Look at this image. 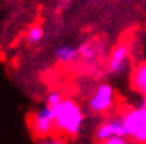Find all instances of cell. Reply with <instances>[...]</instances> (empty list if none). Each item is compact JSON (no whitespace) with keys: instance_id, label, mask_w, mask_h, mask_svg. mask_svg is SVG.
<instances>
[{"instance_id":"obj_1","label":"cell","mask_w":146,"mask_h":144,"mask_svg":"<svg viewBox=\"0 0 146 144\" xmlns=\"http://www.w3.org/2000/svg\"><path fill=\"white\" fill-rule=\"evenodd\" d=\"M56 130L67 136H76L83 128L84 112L81 106L72 98H64L57 106H54Z\"/></svg>"},{"instance_id":"obj_2","label":"cell","mask_w":146,"mask_h":144,"mask_svg":"<svg viewBox=\"0 0 146 144\" xmlns=\"http://www.w3.org/2000/svg\"><path fill=\"white\" fill-rule=\"evenodd\" d=\"M125 135L137 143H146V98L138 108H132L122 114Z\"/></svg>"},{"instance_id":"obj_3","label":"cell","mask_w":146,"mask_h":144,"mask_svg":"<svg viewBox=\"0 0 146 144\" xmlns=\"http://www.w3.org/2000/svg\"><path fill=\"white\" fill-rule=\"evenodd\" d=\"M30 128H32V133L40 139L51 136V133L56 130L54 108L46 103L40 106L30 117Z\"/></svg>"},{"instance_id":"obj_4","label":"cell","mask_w":146,"mask_h":144,"mask_svg":"<svg viewBox=\"0 0 146 144\" xmlns=\"http://www.w3.org/2000/svg\"><path fill=\"white\" fill-rule=\"evenodd\" d=\"M114 103H116V92L113 86H110L108 83H102L92 90L88 106L89 111L94 114H106L113 109Z\"/></svg>"},{"instance_id":"obj_5","label":"cell","mask_w":146,"mask_h":144,"mask_svg":"<svg viewBox=\"0 0 146 144\" xmlns=\"http://www.w3.org/2000/svg\"><path fill=\"white\" fill-rule=\"evenodd\" d=\"M108 70L111 75H124L130 67V46L125 43H119L110 51L108 54Z\"/></svg>"},{"instance_id":"obj_6","label":"cell","mask_w":146,"mask_h":144,"mask_svg":"<svg viewBox=\"0 0 146 144\" xmlns=\"http://www.w3.org/2000/svg\"><path fill=\"white\" fill-rule=\"evenodd\" d=\"M114 136H125V128H124V122H122V116H114L110 119L103 120L97 128H95V139L97 141H106L110 138Z\"/></svg>"},{"instance_id":"obj_7","label":"cell","mask_w":146,"mask_h":144,"mask_svg":"<svg viewBox=\"0 0 146 144\" xmlns=\"http://www.w3.org/2000/svg\"><path fill=\"white\" fill-rule=\"evenodd\" d=\"M130 83L133 89L146 98V62L137 63L130 71Z\"/></svg>"},{"instance_id":"obj_8","label":"cell","mask_w":146,"mask_h":144,"mask_svg":"<svg viewBox=\"0 0 146 144\" xmlns=\"http://www.w3.org/2000/svg\"><path fill=\"white\" fill-rule=\"evenodd\" d=\"M54 57L59 63H64V65L73 63L80 57V48L72 46V44H60V46L56 48Z\"/></svg>"},{"instance_id":"obj_9","label":"cell","mask_w":146,"mask_h":144,"mask_svg":"<svg viewBox=\"0 0 146 144\" xmlns=\"http://www.w3.org/2000/svg\"><path fill=\"white\" fill-rule=\"evenodd\" d=\"M99 54H100V51H99V48L95 46V43H86L83 46H80V57H83L84 60L92 62L99 57Z\"/></svg>"},{"instance_id":"obj_10","label":"cell","mask_w":146,"mask_h":144,"mask_svg":"<svg viewBox=\"0 0 146 144\" xmlns=\"http://www.w3.org/2000/svg\"><path fill=\"white\" fill-rule=\"evenodd\" d=\"M43 36H44V30L41 29L40 25H30L26 33V40L30 44H36L43 40Z\"/></svg>"},{"instance_id":"obj_11","label":"cell","mask_w":146,"mask_h":144,"mask_svg":"<svg viewBox=\"0 0 146 144\" xmlns=\"http://www.w3.org/2000/svg\"><path fill=\"white\" fill-rule=\"evenodd\" d=\"M64 100V95L59 92V90H52V92H49V94L46 95V104H49V106H57L60 101Z\"/></svg>"},{"instance_id":"obj_12","label":"cell","mask_w":146,"mask_h":144,"mask_svg":"<svg viewBox=\"0 0 146 144\" xmlns=\"http://www.w3.org/2000/svg\"><path fill=\"white\" fill-rule=\"evenodd\" d=\"M100 144H129V141L125 136H114V138H110L106 141H102Z\"/></svg>"},{"instance_id":"obj_13","label":"cell","mask_w":146,"mask_h":144,"mask_svg":"<svg viewBox=\"0 0 146 144\" xmlns=\"http://www.w3.org/2000/svg\"><path fill=\"white\" fill-rule=\"evenodd\" d=\"M40 144H62V141L56 139V138H43V139L40 141Z\"/></svg>"},{"instance_id":"obj_14","label":"cell","mask_w":146,"mask_h":144,"mask_svg":"<svg viewBox=\"0 0 146 144\" xmlns=\"http://www.w3.org/2000/svg\"><path fill=\"white\" fill-rule=\"evenodd\" d=\"M84 2H95V0H84Z\"/></svg>"}]
</instances>
